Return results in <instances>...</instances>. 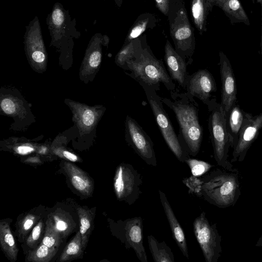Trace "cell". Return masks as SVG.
<instances>
[{
	"mask_svg": "<svg viewBox=\"0 0 262 262\" xmlns=\"http://www.w3.org/2000/svg\"><path fill=\"white\" fill-rule=\"evenodd\" d=\"M186 92L201 100L205 105L216 91L215 80L207 69H201L189 75L186 82Z\"/></svg>",
	"mask_w": 262,
	"mask_h": 262,
	"instance_id": "cell-13",
	"label": "cell"
},
{
	"mask_svg": "<svg viewBox=\"0 0 262 262\" xmlns=\"http://www.w3.org/2000/svg\"><path fill=\"white\" fill-rule=\"evenodd\" d=\"M157 9L165 16L169 14L170 0H154Z\"/></svg>",
	"mask_w": 262,
	"mask_h": 262,
	"instance_id": "cell-33",
	"label": "cell"
},
{
	"mask_svg": "<svg viewBox=\"0 0 262 262\" xmlns=\"http://www.w3.org/2000/svg\"><path fill=\"white\" fill-rule=\"evenodd\" d=\"M63 168L75 189L84 195H90L93 191V183L86 173L78 167L69 162Z\"/></svg>",
	"mask_w": 262,
	"mask_h": 262,
	"instance_id": "cell-17",
	"label": "cell"
},
{
	"mask_svg": "<svg viewBox=\"0 0 262 262\" xmlns=\"http://www.w3.org/2000/svg\"><path fill=\"white\" fill-rule=\"evenodd\" d=\"M158 191L160 202L170 227L173 238L183 255L189 258L186 238L183 228L177 219L166 194L160 189Z\"/></svg>",
	"mask_w": 262,
	"mask_h": 262,
	"instance_id": "cell-15",
	"label": "cell"
},
{
	"mask_svg": "<svg viewBox=\"0 0 262 262\" xmlns=\"http://www.w3.org/2000/svg\"><path fill=\"white\" fill-rule=\"evenodd\" d=\"M261 7H262V5H261ZM261 16H262V11H261ZM260 48H261V55H262V17H261V35Z\"/></svg>",
	"mask_w": 262,
	"mask_h": 262,
	"instance_id": "cell-42",
	"label": "cell"
},
{
	"mask_svg": "<svg viewBox=\"0 0 262 262\" xmlns=\"http://www.w3.org/2000/svg\"><path fill=\"white\" fill-rule=\"evenodd\" d=\"M141 174L130 164L121 163L116 167L114 190L117 200L133 205L142 193Z\"/></svg>",
	"mask_w": 262,
	"mask_h": 262,
	"instance_id": "cell-8",
	"label": "cell"
},
{
	"mask_svg": "<svg viewBox=\"0 0 262 262\" xmlns=\"http://www.w3.org/2000/svg\"><path fill=\"white\" fill-rule=\"evenodd\" d=\"M80 221L79 231L82 239V244L84 249L87 245L91 230L93 216L91 212L82 207L77 208Z\"/></svg>",
	"mask_w": 262,
	"mask_h": 262,
	"instance_id": "cell-26",
	"label": "cell"
},
{
	"mask_svg": "<svg viewBox=\"0 0 262 262\" xmlns=\"http://www.w3.org/2000/svg\"><path fill=\"white\" fill-rule=\"evenodd\" d=\"M116 5L119 7H121L122 4V2H123V0H114Z\"/></svg>",
	"mask_w": 262,
	"mask_h": 262,
	"instance_id": "cell-41",
	"label": "cell"
},
{
	"mask_svg": "<svg viewBox=\"0 0 262 262\" xmlns=\"http://www.w3.org/2000/svg\"><path fill=\"white\" fill-rule=\"evenodd\" d=\"M256 247H262V235L260 236V237L259 238V239L257 240L256 244Z\"/></svg>",
	"mask_w": 262,
	"mask_h": 262,
	"instance_id": "cell-40",
	"label": "cell"
},
{
	"mask_svg": "<svg viewBox=\"0 0 262 262\" xmlns=\"http://www.w3.org/2000/svg\"><path fill=\"white\" fill-rule=\"evenodd\" d=\"M0 244L7 258L11 262L16 261L18 249L9 224L4 220L0 222Z\"/></svg>",
	"mask_w": 262,
	"mask_h": 262,
	"instance_id": "cell-19",
	"label": "cell"
},
{
	"mask_svg": "<svg viewBox=\"0 0 262 262\" xmlns=\"http://www.w3.org/2000/svg\"><path fill=\"white\" fill-rule=\"evenodd\" d=\"M220 70L222 81L221 104L226 115L236 103L237 88L231 64L226 55L219 53Z\"/></svg>",
	"mask_w": 262,
	"mask_h": 262,
	"instance_id": "cell-12",
	"label": "cell"
},
{
	"mask_svg": "<svg viewBox=\"0 0 262 262\" xmlns=\"http://www.w3.org/2000/svg\"><path fill=\"white\" fill-rule=\"evenodd\" d=\"M143 89L156 122L161 135L169 149L181 162H184L189 154L175 132L170 119L164 109L161 97L150 86L139 84Z\"/></svg>",
	"mask_w": 262,
	"mask_h": 262,
	"instance_id": "cell-6",
	"label": "cell"
},
{
	"mask_svg": "<svg viewBox=\"0 0 262 262\" xmlns=\"http://www.w3.org/2000/svg\"><path fill=\"white\" fill-rule=\"evenodd\" d=\"M39 219L38 216L32 213L25 215L18 223L17 233L19 239L23 240L25 238Z\"/></svg>",
	"mask_w": 262,
	"mask_h": 262,
	"instance_id": "cell-29",
	"label": "cell"
},
{
	"mask_svg": "<svg viewBox=\"0 0 262 262\" xmlns=\"http://www.w3.org/2000/svg\"><path fill=\"white\" fill-rule=\"evenodd\" d=\"M125 73L139 84H145L157 92L163 84L166 89L174 91L176 85L163 61L157 58L145 39L135 57L126 62L123 69Z\"/></svg>",
	"mask_w": 262,
	"mask_h": 262,
	"instance_id": "cell-2",
	"label": "cell"
},
{
	"mask_svg": "<svg viewBox=\"0 0 262 262\" xmlns=\"http://www.w3.org/2000/svg\"><path fill=\"white\" fill-rule=\"evenodd\" d=\"M62 237L51 219L48 217L46 223L45 231L42 243L50 247L58 248L62 242Z\"/></svg>",
	"mask_w": 262,
	"mask_h": 262,
	"instance_id": "cell-27",
	"label": "cell"
},
{
	"mask_svg": "<svg viewBox=\"0 0 262 262\" xmlns=\"http://www.w3.org/2000/svg\"><path fill=\"white\" fill-rule=\"evenodd\" d=\"M170 95V98L161 97V100L173 111L179 126V138L188 154L194 157L200 151L203 136L199 104L187 92L174 90Z\"/></svg>",
	"mask_w": 262,
	"mask_h": 262,
	"instance_id": "cell-1",
	"label": "cell"
},
{
	"mask_svg": "<svg viewBox=\"0 0 262 262\" xmlns=\"http://www.w3.org/2000/svg\"><path fill=\"white\" fill-rule=\"evenodd\" d=\"M262 128V113L253 116L244 112L237 144L233 149L231 163L244 160L248 150L257 138Z\"/></svg>",
	"mask_w": 262,
	"mask_h": 262,
	"instance_id": "cell-11",
	"label": "cell"
},
{
	"mask_svg": "<svg viewBox=\"0 0 262 262\" xmlns=\"http://www.w3.org/2000/svg\"><path fill=\"white\" fill-rule=\"evenodd\" d=\"M164 61L167 72L173 81H176L183 88H186L188 73L187 63L182 57L177 53L168 40L164 48Z\"/></svg>",
	"mask_w": 262,
	"mask_h": 262,
	"instance_id": "cell-14",
	"label": "cell"
},
{
	"mask_svg": "<svg viewBox=\"0 0 262 262\" xmlns=\"http://www.w3.org/2000/svg\"><path fill=\"white\" fill-rule=\"evenodd\" d=\"M149 248L155 262H174V257L171 248L164 241L159 242L153 235L147 236Z\"/></svg>",
	"mask_w": 262,
	"mask_h": 262,
	"instance_id": "cell-21",
	"label": "cell"
},
{
	"mask_svg": "<svg viewBox=\"0 0 262 262\" xmlns=\"http://www.w3.org/2000/svg\"><path fill=\"white\" fill-rule=\"evenodd\" d=\"M257 3H260L261 5H262V0H256Z\"/></svg>",
	"mask_w": 262,
	"mask_h": 262,
	"instance_id": "cell-43",
	"label": "cell"
},
{
	"mask_svg": "<svg viewBox=\"0 0 262 262\" xmlns=\"http://www.w3.org/2000/svg\"><path fill=\"white\" fill-rule=\"evenodd\" d=\"M1 107L5 113L10 114L14 112L15 105L10 99H4L1 102Z\"/></svg>",
	"mask_w": 262,
	"mask_h": 262,
	"instance_id": "cell-34",
	"label": "cell"
},
{
	"mask_svg": "<svg viewBox=\"0 0 262 262\" xmlns=\"http://www.w3.org/2000/svg\"><path fill=\"white\" fill-rule=\"evenodd\" d=\"M62 156L72 162H77L79 160L78 157L76 155L67 150H63L62 152Z\"/></svg>",
	"mask_w": 262,
	"mask_h": 262,
	"instance_id": "cell-38",
	"label": "cell"
},
{
	"mask_svg": "<svg viewBox=\"0 0 262 262\" xmlns=\"http://www.w3.org/2000/svg\"><path fill=\"white\" fill-rule=\"evenodd\" d=\"M125 139L129 146L147 164L157 165L154 144L150 137L130 116L125 120Z\"/></svg>",
	"mask_w": 262,
	"mask_h": 262,
	"instance_id": "cell-10",
	"label": "cell"
},
{
	"mask_svg": "<svg viewBox=\"0 0 262 262\" xmlns=\"http://www.w3.org/2000/svg\"><path fill=\"white\" fill-rule=\"evenodd\" d=\"M43 229V223L40 220L33 227L30 234L26 239V244L30 248H35L38 244Z\"/></svg>",
	"mask_w": 262,
	"mask_h": 262,
	"instance_id": "cell-32",
	"label": "cell"
},
{
	"mask_svg": "<svg viewBox=\"0 0 262 262\" xmlns=\"http://www.w3.org/2000/svg\"><path fill=\"white\" fill-rule=\"evenodd\" d=\"M244 112L236 103L226 115L227 132L230 138L231 148L233 149L235 147L237 143Z\"/></svg>",
	"mask_w": 262,
	"mask_h": 262,
	"instance_id": "cell-18",
	"label": "cell"
},
{
	"mask_svg": "<svg viewBox=\"0 0 262 262\" xmlns=\"http://www.w3.org/2000/svg\"><path fill=\"white\" fill-rule=\"evenodd\" d=\"M30 54L33 60L36 63H41L46 59L45 51H36Z\"/></svg>",
	"mask_w": 262,
	"mask_h": 262,
	"instance_id": "cell-36",
	"label": "cell"
},
{
	"mask_svg": "<svg viewBox=\"0 0 262 262\" xmlns=\"http://www.w3.org/2000/svg\"><path fill=\"white\" fill-rule=\"evenodd\" d=\"M209 111L208 129L217 164L229 171L235 169L228 160L231 147L227 132L226 115L221 103L212 98L206 104Z\"/></svg>",
	"mask_w": 262,
	"mask_h": 262,
	"instance_id": "cell-5",
	"label": "cell"
},
{
	"mask_svg": "<svg viewBox=\"0 0 262 262\" xmlns=\"http://www.w3.org/2000/svg\"><path fill=\"white\" fill-rule=\"evenodd\" d=\"M84 250L80 231H78L70 242L66 246L61 253L59 261L62 262L74 259L80 256Z\"/></svg>",
	"mask_w": 262,
	"mask_h": 262,
	"instance_id": "cell-24",
	"label": "cell"
},
{
	"mask_svg": "<svg viewBox=\"0 0 262 262\" xmlns=\"http://www.w3.org/2000/svg\"><path fill=\"white\" fill-rule=\"evenodd\" d=\"M115 235L124 244L126 249L132 248L141 262H147L143 243V220L141 216L113 222Z\"/></svg>",
	"mask_w": 262,
	"mask_h": 262,
	"instance_id": "cell-9",
	"label": "cell"
},
{
	"mask_svg": "<svg viewBox=\"0 0 262 262\" xmlns=\"http://www.w3.org/2000/svg\"><path fill=\"white\" fill-rule=\"evenodd\" d=\"M168 19L176 51L187 65L193 61L195 47L193 29L188 19L184 0H170Z\"/></svg>",
	"mask_w": 262,
	"mask_h": 262,
	"instance_id": "cell-4",
	"label": "cell"
},
{
	"mask_svg": "<svg viewBox=\"0 0 262 262\" xmlns=\"http://www.w3.org/2000/svg\"><path fill=\"white\" fill-rule=\"evenodd\" d=\"M145 39L146 35H143L126 44H123L116 56V64L121 68L123 69L127 61L135 57Z\"/></svg>",
	"mask_w": 262,
	"mask_h": 262,
	"instance_id": "cell-22",
	"label": "cell"
},
{
	"mask_svg": "<svg viewBox=\"0 0 262 262\" xmlns=\"http://www.w3.org/2000/svg\"><path fill=\"white\" fill-rule=\"evenodd\" d=\"M95 121V115L90 110H86L82 115V121L83 124L88 126L92 125Z\"/></svg>",
	"mask_w": 262,
	"mask_h": 262,
	"instance_id": "cell-35",
	"label": "cell"
},
{
	"mask_svg": "<svg viewBox=\"0 0 262 262\" xmlns=\"http://www.w3.org/2000/svg\"><path fill=\"white\" fill-rule=\"evenodd\" d=\"M226 1L227 0H214V5L221 8Z\"/></svg>",
	"mask_w": 262,
	"mask_h": 262,
	"instance_id": "cell-39",
	"label": "cell"
},
{
	"mask_svg": "<svg viewBox=\"0 0 262 262\" xmlns=\"http://www.w3.org/2000/svg\"><path fill=\"white\" fill-rule=\"evenodd\" d=\"M156 23L157 19L152 14L144 13L140 14L129 30L124 44L139 38L147 29L154 28Z\"/></svg>",
	"mask_w": 262,
	"mask_h": 262,
	"instance_id": "cell-20",
	"label": "cell"
},
{
	"mask_svg": "<svg viewBox=\"0 0 262 262\" xmlns=\"http://www.w3.org/2000/svg\"><path fill=\"white\" fill-rule=\"evenodd\" d=\"M214 0H191L190 12L193 23L200 35L207 30V19L214 6Z\"/></svg>",
	"mask_w": 262,
	"mask_h": 262,
	"instance_id": "cell-16",
	"label": "cell"
},
{
	"mask_svg": "<svg viewBox=\"0 0 262 262\" xmlns=\"http://www.w3.org/2000/svg\"><path fill=\"white\" fill-rule=\"evenodd\" d=\"M253 3H255V0H252Z\"/></svg>",
	"mask_w": 262,
	"mask_h": 262,
	"instance_id": "cell-44",
	"label": "cell"
},
{
	"mask_svg": "<svg viewBox=\"0 0 262 262\" xmlns=\"http://www.w3.org/2000/svg\"><path fill=\"white\" fill-rule=\"evenodd\" d=\"M201 198L220 208L234 206L241 194L239 173L215 169L201 178Z\"/></svg>",
	"mask_w": 262,
	"mask_h": 262,
	"instance_id": "cell-3",
	"label": "cell"
},
{
	"mask_svg": "<svg viewBox=\"0 0 262 262\" xmlns=\"http://www.w3.org/2000/svg\"><path fill=\"white\" fill-rule=\"evenodd\" d=\"M193 230L206 262H217L222 252L216 224H211L203 211L193 223Z\"/></svg>",
	"mask_w": 262,
	"mask_h": 262,
	"instance_id": "cell-7",
	"label": "cell"
},
{
	"mask_svg": "<svg viewBox=\"0 0 262 262\" xmlns=\"http://www.w3.org/2000/svg\"><path fill=\"white\" fill-rule=\"evenodd\" d=\"M49 217L63 238L71 233L73 226L70 217L66 213L56 211L51 213Z\"/></svg>",
	"mask_w": 262,
	"mask_h": 262,
	"instance_id": "cell-28",
	"label": "cell"
},
{
	"mask_svg": "<svg viewBox=\"0 0 262 262\" xmlns=\"http://www.w3.org/2000/svg\"><path fill=\"white\" fill-rule=\"evenodd\" d=\"M221 9L232 24L242 22L247 25H250L248 17L238 0H227Z\"/></svg>",
	"mask_w": 262,
	"mask_h": 262,
	"instance_id": "cell-23",
	"label": "cell"
},
{
	"mask_svg": "<svg viewBox=\"0 0 262 262\" xmlns=\"http://www.w3.org/2000/svg\"><path fill=\"white\" fill-rule=\"evenodd\" d=\"M184 162L189 166L191 174L197 177H202L213 167V165L208 162L189 157Z\"/></svg>",
	"mask_w": 262,
	"mask_h": 262,
	"instance_id": "cell-30",
	"label": "cell"
},
{
	"mask_svg": "<svg viewBox=\"0 0 262 262\" xmlns=\"http://www.w3.org/2000/svg\"><path fill=\"white\" fill-rule=\"evenodd\" d=\"M183 184L188 188V192L201 198L202 180L201 178L191 176L184 179Z\"/></svg>",
	"mask_w": 262,
	"mask_h": 262,
	"instance_id": "cell-31",
	"label": "cell"
},
{
	"mask_svg": "<svg viewBox=\"0 0 262 262\" xmlns=\"http://www.w3.org/2000/svg\"><path fill=\"white\" fill-rule=\"evenodd\" d=\"M19 154L26 155L34 151V148L30 146H20L16 150Z\"/></svg>",
	"mask_w": 262,
	"mask_h": 262,
	"instance_id": "cell-37",
	"label": "cell"
},
{
	"mask_svg": "<svg viewBox=\"0 0 262 262\" xmlns=\"http://www.w3.org/2000/svg\"><path fill=\"white\" fill-rule=\"evenodd\" d=\"M58 251L56 247H50L43 243L28 253L26 261L32 262H49L54 257Z\"/></svg>",
	"mask_w": 262,
	"mask_h": 262,
	"instance_id": "cell-25",
	"label": "cell"
}]
</instances>
